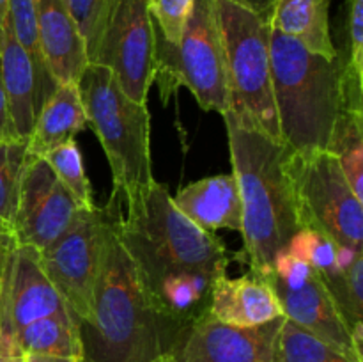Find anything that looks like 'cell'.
<instances>
[{
	"mask_svg": "<svg viewBox=\"0 0 363 362\" xmlns=\"http://www.w3.org/2000/svg\"><path fill=\"white\" fill-rule=\"evenodd\" d=\"M121 215L123 208L106 233L91 311L77 322L82 362H156L181 343L179 332L152 309L117 236Z\"/></svg>",
	"mask_w": 363,
	"mask_h": 362,
	"instance_id": "cell-1",
	"label": "cell"
},
{
	"mask_svg": "<svg viewBox=\"0 0 363 362\" xmlns=\"http://www.w3.org/2000/svg\"><path fill=\"white\" fill-rule=\"evenodd\" d=\"M117 236L133 261L142 287L151 298L169 284L194 275H225L233 256L215 233L201 229L172 202L169 188L152 181L126 201Z\"/></svg>",
	"mask_w": 363,
	"mask_h": 362,
	"instance_id": "cell-2",
	"label": "cell"
},
{
	"mask_svg": "<svg viewBox=\"0 0 363 362\" xmlns=\"http://www.w3.org/2000/svg\"><path fill=\"white\" fill-rule=\"evenodd\" d=\"M230 163L243 204V248L233 259L264 275L291 238L301 229L286 144L223 117Z\"/></svg>",
	"mask_w": 363,
	"mask_h": 362,
	"instance_id": "cell-3",
	"label": "cell"
},
{
	"mask_svg": "<svg viewBox=\"0 0 363 362\" xmlns=\"http://www.w3.org/2000/svg\"><path fill=\"white\" fill-rule=\"evenodd\" d=\"M269 62L280 142L301 155L326 151L342 106V53L319 55L272 28Z\"/></svg>",
	"mask_w": 363,
	"mask_h": 362,
	"instance_id": "cell-4",
	"label": "cell"
},
{
	"mask_svg": "<svg viewBox=\"0 0 363 362\" xmlns=\"http://www.w3.org/2000/svg\"><path fill=\"white\" fill-rule=\"evenodd\" d=\"M87 124L98 135L124 201L140 195L155 181L151 163V117L147 103L131 99L113 73L87 64L77 82Z\"/></svg>",
	"mask_w": 363,
	"mask_h": 362,
	"instance_id": "cell-5",
	"label": "cell"
},
{
	"mask_svg": "<svg viewBox=\"0 0 363 362\" xmlns=\"http://www.w3.org/2000/svg\"><path fill=\"white\" fill-rule=\"evenodd\" d=\"M216 16L229 94V110L222 117L280 142L269 62L272 25L229 0H216Z\"/></svg>",
	"mask_w": 363,
	"mask_h": 362,
	"instance_id": "cell-6",
	"label": "cell"
},
{
	"mask_svg": "<svg viewBox=\"0 0 363 362\" xmlns=\"http://www.w3.org/2000/svg\"><path fill=\"white\" fill-rule=\"evenodd\" d=\"M155 80L162 103L179 87L195 96L201 109L216 110L220 116L229 110L225 55L220 34L216 0H191V9L181 39L172 45L155 28Z\"/></svg>",
	"mask_w": 363,
	"mask_h": 362,
	"instance_id": "cell-7",
	"label": "cell"
},
{
	"mask_svg": "<svg viewBox=\"0 0 363 362\" xmlns=\"http://www.w3.org/2000/svg\"><path fill=\"white\" fill-rule=\"evenodd\" d=\"M287 170L301 227L321 231L342 247L362 248L363 201L353 194L335 156L330 151L301 155L289 149Z\"/></svg>",
	"mask_w": 363,
	"mask_h": 362,
	"instance_id": "cell-8",
	"label": "cell"
},
{
	"mask_svg": "<svg viewBox=\"0 0 363 362\" xmlns=\"http://www.w3.org/2000/svg\"><path fill=\"white\" fill-rule=\"evenodd\" d=\"M123 195L113 190L103 208H82L69 229L39 252V263L66 304L74 325L87 318L101 268L103 245Z\"/></svg>",
	"mask_w": 363,
	"mask_h": 362,
	"instance_id": "cell-9",
	"label": "cell"
},
{
	"mask_svg": "<svg viewBox=\"0 0 363 362\" xmlns=\"http://www.w3.org/2000/svg\"><path fill=\"white\" fill-rule=\"evenodd\" d=\"M155 45L147 0H110L89 52V64L110 70L131 99L147 103L155 80Z\"/></svg>",
	"mask_w": 363,
	"mask_h": 362,
	"instance_id": "cell-10",
	"label": "cell"
},
{
	"mask_svg": "<svg viewBox=\"0 0 363 362\" xmlns=\"http://www.w3.org/2000/svg\"><path fill=\"white\" fill-rule=\"evenodd\" d=\"M262 279L273 290L287 319L314 334L346 357L362 362L354 353L351 334L337 311L335 302L307 263L282 248Z\"/></svg>",
	"mask_w": 363,
	"mask_h": 362,
	"instance_id": "cell-11",
	"label": "cell"
},
{
	"mask_svg": "<svg viewBox=\"0 0 363 362\" xmlns=\"http://www.w3.org/2000/svg\"><path fill=\"white\" fill-rule=\"evenodd\" d=\"M80 209L50 163L27 153L11 233L16 245L43 251L69 229Z\"/></svg>",
	"mask_w": 363,
	"mask_h": 362,
	"instance_id": "cell-12",
	"label": "cell"
},
{
	"mask_svg": "<svg viewBox=\"0 0 363 362\" xmlns=\"http://www.w3.org/2000/svg\"><path fill=\"white\" fill-rule=\"evenodd\" d=\"M284 318L238 327L218 322L208 311L186 330L172 357L176 362H273Z\"/></svg>",
	"mask_w": 363,
	"mask_h": 362,
	"instance_id": "cell-13",
	"label": "cell"
},
{
	"mask_svg": "<svg viewBox=\"0 0 363 362\" xmlns=\"http://www.w3.org/2000/svg\"><path fill=\"white\" fill-rule=\"evenodd\" d=\"M69 314L66 304L43 272L38 248L14 245L7 259L0 297V327L14 337L38 319Z\"/></svg>",
	"mask_w": 363,
	"mask_h": 362,
	"instance_id": "cell-14",
	"label": "cell"
},
{
	"mask_svg": "<svg viewBox=\"0 0 363 362\" xmlns=\"http://www.w3.org/2000/svg\"><path fill=\"white\" fill-rule=\"evenodd\" d=\"M43 59L55 84H77L89 64L87 45L64 0H34Z\"/></svg>",
	"mask_w": 363,
	"mask_h": 362,
	"instance_id": "cell-15",
	"label": "cell"
},
{
	"mask_svg": "<svg viewBox=\"0 0 363 362\" xmlns=\"http://www.w3.org/2000/svg\"><path fill=\"white\" fill-rule=\"evenodd\" d=\"M176 208L201 229L241 231L243 204L234 174H218L186 185L172 195Z\"/></svg>",
	"mask_w": 363,
	"mask_h": 362,
	"instance_id": "cell-16",
	"label": "cell"
},
{
	"mask_svg": "<svg viewBox=\"0 0 363 362\" xmlns=\"http://www.w3.org/2000/svg\"><path fill=\"white\" fill-rule=\"evenodd\" d=\"M209 314L222 323L255 327L284 316L269 284L248 270L245 275L216 279L209 302Z\"/></svg>",
	"mask_w": 363,
	"mask_h": 362,
	"instance_id": "cell-17",
	"label": "cell"
},
{
	"mask_svg": "<svg viewBox=\"0 0 363 362\" xmlns=\"http://www.w3.org/2000/svg\"><path fill=\"white\" fill-rule=\"evenodd\" d=\"M0 82L14 130L20 141L27 142L38 117L35 73L27 52L14 38L9 20L0 28Z\"/></svg>",
	"mask_w": 363,
	"mask_h": 362,
	"instance_id": "cell-18",
	"label": "cell"
},
{
	"mask_svg": "<svg viewBox=\"0 0 363 362\" xmlns=\"http://www.w3.org/2000/svg\"><path fill=\"white\" fill-rule=\"evenodd\" d=\"M84 103L77 84H59L43 103L35 117L34 128L27 141V153L45 156L59 146L73 141L78 131L85 130Z\"/></svg>",
	"mask_w": 363,
	"mask_h": 362,
	"instance_id": "cell-19",
	"label": "cell"
},
{
	"mask_svg": "<svg viewBox=\"0 0 363 362\" xmlns=\"http://www.w3.org/2000/svg\"><path fill=\"white\" fill-rule=\"evenodd\" d=\"M269 25L311 52L339 55L330 35V0H275Z\"/></svg>",
	"mask_w": 363,
	"mask_h": 362,
	"instance_id": "cell-20",
	"label": "cell"
},
{
	"mask_svg": "<svg viewBox=\"0 0 363 362\" xmlns=\"http://www.w3.org/2000/svg\"><path fill=\"white\" fill-rule=\"evenodd\" d=\"M23 362H82V346L71 314L38 319L14 334Z\"/></svg>",
	"mask_w": 363,
	"mask_h": 362,
	"instance_id": "cell-21",
	"label": "cell"
},
{
	"mask_svg": "<svg viewBox=\"0 0 363 362\" xmlns=\"http://www.w3.org/2000/svg\"><path fill=\"white\" fill-rule=\"evenodd\" d=\"M326 151L335 156L353 194L363 201V114L340 109Z\"/></svg>",
	"mask_w": 363,
	"mask_h": 362,
	"instance_id": "cell-22",
	"label": "cell"
},
{
	"mask_svg": "<svg viewBox=\"0 0 363 362\" xmlns=\"http://www.w3.org/2000/svg\"><path fill=\"white\" fill-rule=\"evenodd\" d=\"M13 34L21 48L27 52L35 73V98H38V112L43 103L52 96L57 84L46 67L43 59L41 46L38 35V16H35L34 0H9V13H7Z\"/></svg>",
	"mask_w": 363,
	"mask_h": 362,
	"instance_id": "cell-23",
	"label": "cell"
},
{
	"mask_svg": "<svg viewBox=\"0 0 363 362\" xmlns=\"http://www.w3.org/2000/svg\"><path fill=\"white\" fill-rule=\"evenodd\" d=\"M273 362H357L346 357L315 337L314 334L307 332L298 327L291 319L284 318L282 327L279 330L275 343V355Z\"/></svg>",
	"mask_w": 363,
	"mask_h": 362,
	"instance_id": "cell-24",
	"label": "cell"
},
{
	"mask_svg": "<svg viewBox=\"0 0 363 362\" xmlns=\"http://www.w3.org/2000/svg\"><path fill=\"white\" fill-rule=\"evenodd\" d=\"M27 158V142H0V231L13 233L21 172Z\"/></svg>",
	"mask_w": 363,
	"mask_h": 362,
	"instance_id": "cell-25",
	"label": "cell"
},
{
	"mask_svg": "<svg viewBox=\"0 0 363 362\" xmlns=\"http://www.w3.org/2000/svg\"><path fill=\"white\" fill-rule=\"evenodd\" d=\"M43 158L50 163L53 172L60 180V183L69 190L74 201L78 202L80 208H94V197H92L91 183L84 169V158L78 144L73 141L59 146Z\"/></svg>",
	"mask_w": 363,
	"mask_h": 362,
	"instance_id": "cell-26",
	"label": "cell"
},
{
	"mask_svg": "<svg viewBox=\"0 0 363 362\" xmlns=\"http://www.w3.org/2000/svg\"><path fill=\"white\" fill-rule=\"evenodd\" d=\"M286 251L307 263L319 279L342 272L337 265V243L318 229L301 227L286 245Z\"/></svg>",
	"mask_w": 363,
	"mask_h": 362,
	"instance_id": "cell-27",
	"label": "cell"
},
{
	"mask_svg": "<svg viewBox=\"0 0 363 362\" xmlns=\"http://www.w3.org/2000/svg\"><path fill=\"white\" fill-rule=\"evenodd\" d=\"M155 28L165 41L176 45L183 34L191 9V0H147Z\"/></svg>",
	"mask_w": 363,
	"mask_h": 362,
	"instance_id": "cell-28",
	"label": "cell"
},
{
	"mask_svg": "<svg viewBox=\"0 0 363 362\" xmlns=\"http://www.w3.org/2000/svg\"><path fill=\"white\" fill-rule=\"evenodd\" d=\"M347 59L344 70L363 77V0H346Z\"/></svg>",
	"mask_w": 363,
	"mask_h": 362,
	"instance_id": "cell-29",
	"label": "cell"
},
{
	"mask_svg": "<svg viewBox=\"0 0 363 362\" xmlns=\"http://www.w3.org/2000/svg\"><path fill=\"white\" fill-rule=\"evenodd\" d=\"M108 2L110 0H64L78 31L84 35L85 45H87V57L96 41V34H98L99 23H101Z\"/></svg>",
	"mask_w": 363,
	"mask_h": 362,
	"instance_id": "cell-30",
	"label": "cell"
},
{
	"mask_svg": "<svg viewBox=\"0 0 363 362\" xmlns=\"http://www.w3.org/2000/svg\"><path fill=\"white\" fill-rule=\"evenodd\" d=\"M344 283L351 314L357 322H363V252L354 258L353 265L346 270Z\"/></svg>",
	"mask_w": 363,
	"mask_h": 362,
	"instance_id": "cell-31",
	"label": "cell"
},
{
	"mask_svg": "<svg viewBox=\"0 0 363 362\" xmlns=\"http://www.w3.org/2000/svg\"><path fill=\"white\" fill-rule=\"evenodd\" d=\"M0 141L2 142L20 141L16 130H14L13 121H11L9 105H7V98H6V92H4L2 82H0Z\"/></svg>",
	"mask_w": 363,
	"mask_h": 362,
	"instance_id": "cell-32",
	"label": "cell"
},
{
	"mask_svg": "<svg viewBox=\"0 0 363 362\" xmlns=\"http://www.w3.org/2000/svg\"><path fill=\"white\" fill-rule=\"evenodd\" d=\"M0 362H23L16 341L0 327Z\"/></svg>",
	"mask_w": 363,
	"mask_h": 362,
	"instance_id": "cell-33",
	"label": "cell"
},
{
	"mask_svg": "<svg viewBox=\"0 0 363 362\" xmlns=\"http://www.w3.org/2000/svg\"><path fill=\"white\" fill-rule=\"evenodd\" d=\"M229 2H234L238 6L245 7V9L252 11V13L257 14L266 21L272 20L273 7H275V0H229Z\"/></svg>",
	"mask_w": 363,
	"mask_h": 362,
	"instance_id": "cell-34",
	"label": "cell"
},
{
	"mask_svg": "<svg viewBox=\"0 0 363 362\" xmlns=\"http://www.w3.org/2000/svg\"><path fill=\"white\" fill-rule=\"evenodd\" d=\"M16 245L14 238L11 234H0V297H2V286H4V275H6L7 259H9L11 251Z\"/></svg>",
	"mask_w": 363,
	"mask_h": 362,
	"instance_id": "cell-35",
	"label": "cell"
},
{
	"mask_svg": "<svg viewBox=\"0 0 363 362\" xmlns=\"http://www.w3.org/2000/svg\"><path fill=\"white\" fill-rule=\"evenodd\" d=\"M7 13H9V0H0V28L6 23Z\"/></svg>",
	"mask_w": 363,
	"mask_h": 362,
	"instance_id": "cell-36",
	"label": "cell"
},
{
	"mask_svg": "<svg viewBox=\"0 0 363 362\" xmlns=\"http://www.w3.org/2000/svg\"><path fill=\"white\" fill-rule=\"evenodd\" d=\"M156 362H176V361H174L172 355H165V357L158 358V361H156Z\"/></svg>",
	"mask_w": 363,
	"mask_h": 362,
	"instance_id": "cell-37",
	"label": "cell"
},
{
	"mask_svg": "<svg viewBox=\"0 0 363 362\" xmlns=\"http://www.w3.org/2000/svg\"><path fill=\"white\" fill-rule=\"evenodd\" d=\"M0 234H7V233H2V231H0Z\"/></svg>",
	"mask_w": 363,
	"mask_h": 362,
	"instance_id": "cell-38",
	"label": "cell"
},
{
	"mask_svg": "<svg viewBox=\"0 0 363 362\" xmlns=\"http://www.w3.org/2000/svg\"><path fill=\"white\" fill-rule=\"evenodd\" d=\"M0 142H2V141H0Z\"/></svg>",
	"mask_w": 363,
	"mask_h": 362,
	"instance_id": "cell-39",
	"label": "cell"
}]
</instances>
